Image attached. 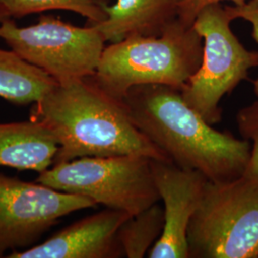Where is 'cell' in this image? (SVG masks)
I'll use <instances>...</instances> for the list:
<instances>
[{
  "label": "cell",
  "mask_w": 258,
  "mask_h": 258,
  "mask_svg": "<svg viewBox=\"0 0 258 258\" xmlns=\"http://www.w3.org/2000/svg\"><path fill=\"white\" fill-rule=\"evenodd\" d=\"M30 120L55 137L58 150L54 165L118 155L171 161L135 125L123 101L105 92L92 77L56 83L34 103Z\"/></svg>",
  "instance_id": "6da1fadb"
},
{
  "label": "cell",
  "mask_w": 258,
  "mask_h": 258,
  "mask_svg": "<svg viewBox=\"0 0 258 258\" xmlns=\"http://www.w3.org/2000/svg\"><path fill=\"white\" fill-rule=\"evenodd\" d=\"M138 127L169 159L202 173L212 183L242 177L249 162L250 143L212 128L184 100L181 90L166 85H141L122 99Z\"/></svg>",
  "instance_id": "7a4b0ae2"
},
{
  "label": "cell",
  "mask_w": 258,
  "mask_h": 258,
  "mask_svg": "<svg viewBox=\"0 0 258 258\" xmlns=\"http://www.w3.org/2000/svg\"><path fill=\"white\" fill-rule=\"evenodd\" d=\"M203 39L194 25L179 19L157 37L132 36L104 47L93 80L121 100L141 85L182 90L199 69Z\"/></svg>",
  "instance_id": "3957f363"
},
{
  "label": "cell",
  "mask_w": 258,
  "mask_h": 258,
  "mask_svg": "<svg viewBox=\"0 0 258 258\" xmlns=\"http://www.w3.org/2000/svg\"><path fill=\"white\" fill-rule=\"evenodd\" d=\"M189 258L258 257V184L208 181L187 230Z\"/></svg>",
  "instance_id": "277c9868"
},
{
  "label": "cell",
  "mask_w": 258,
  "mask_h": 258,
  "mask_svg": "<svg viewBox=\"0 0 258 258\" xmlns=\"http://www.w3.org/2000/svg\"><path fill=\"white\" fill-rule=\"evenodd\" d=\"M151 160L140 155L83 157L55 164L36 182L134 216L160 200Z\"/></svg>",
  "instance_id": "5b68a950"
},
{
  "label": "cell",
  "mask_w": 258,
  "mask_h": 258,
  "mask_svg": "<svg viewBox=\"0 0 258 258\" xmlns=\"http://www.w3.org/2000/svg\"><path fill=\"white\" fill-rule=\"evenodd\" d=\"M230 6L211 4L197 15L194 27L203 39L202 62L181 92L185 102L210 124L221 120L219 103L258 66V52L243 46L231 30Z\"/></svg>",
  "instance_id": "8992f818"
},
{
  "label": "cell",
  "mask_w": 258,
  "mask_h": 258,
  "mask_svg": "<svg viewBox=\"0 0 258 258\" xmlns=\"http://www.w3.org/2000/svg\"><path fill=\"white\" fill-rule=\"evenodd\" d=\"M0 38L58 83L94 76L106 42L93 25L77 27L53 17H41L28 27L4 19Z\"/></svg>",
  "instance_id": "52a82bcc"
},
{
  "label": "cell",
  "mask_w": 258,
  "mask_h": 258,
  "mask_svg": "<svg viewBox=\"0 0 258 258\" xmlns=\"http://www.w3.org/2000/svg\"><path fill=\"white\" fill-rule=\"evenodd\" d=\"M96 206L83 195L0 174V257L33 247L65 215Z\"/></svg>",
  "instance_id": "ba28073f"
},
{
  "label": "cell",
  "mask_w": 258,
  "mask_h": 258,
  "mask_svg": "<svg viewBox=\"0 0 258 258\" xmlns=\"http://www.w3.org/2000/svg\"><path fill=\"white\" fill-rule=\"evenodd\" d=\"M151 168L164 202L165 228L148 256L189 258L187 230L209 180L202 173L182 168L171 161L151 160Z\"/></svg>",
  "instance_id": "9c48e42d"
},
{
  "label": "cell",
  "mask_w": 258,
  "mask_h": 258,
  "mask_svg": "<svg viewBox=\"0 0 258 258\" xmlns=\"http://www.w3.org/2000/svg\"><path fill=\"white\" fill-rule=\"evenodd\" d=\"M129 217L126 212L107 208L75 222L41 244L14 250L6 257H121L118 232Z\"/></svg>",
  "instance_id": "30bf717a"
},
{
  "label": "cell",
  "mask_w": 258,
  "mask_h": 258,
  "mask_svg": "<svg viewBox=\"0 0 258 258\" xmlns=\"http://www.w3.org/2000/svg\"><path fill=\"white\" fill-rule=\"evenodd\" d=\"M183 0H117L102 5L106 19L93 25L105 41L118 42L132 36L157 37L179 19Z\"/></svg>",
  "instance_id": "8fae6325"
},
{
  "label": "cell",
  "mask_w": 258,
  "mask_h": 258,
  "mask_svg": "<svg viewBox=\"0 0 258 258\" xmlns=\"http://www.w3.org/2000/svg\"><path fill=\"white\" fill-rule=\"evenodd\" d=\"M58 145L40 122L0 123V166L41 173L54 165Z\"/></svg>",
  "instance_id": "7c38bea8"
},
{
  "label": "cell",
  "mask_w": 258,
  "mask_h": 258,
  "mask_svg": "<svg viewBox=\"0 0 258 258\" xmlns=\"http://www.w3.org/2000/svg\"><path fill=\"white\" fill-rule=\"evenodd\" d=\"M56 83L13 50L0 49V97L4 100L20 105L35 103Z\"/></svg>",
  "instance_id": "4fadbf2b"
},
{
  "label": "cell",
  "mask_w": 258,
  "mask_h": 258,
  "mask_svg": "<svg viewBox=\"0 0 258 258\" xmlns=\"http://www.w3.org/2000/svg\"><path fill=\"white\" fill-rule=\"evenodd\" d=\"M165 228V212L157 204L129 217L118 232L123 256L143 258L161 237Z\"/></svg>",
  "instance_id": "5bb4252c"
},
{
  "label": "cell",
  "mask_w": 258,
  "mask_h": 258,
  "mask_svg": "<svg viewBox=\"0 0 258 258\" xmlns=\"http://www.w3.org/2000/svg\"><path fill=\"white\" fill-rule=\"evenodd\" d=\"M0 6L7 18H20L49 10H65L81 15L91 25L106 19L102 5L94 0H0Z\"/></svg>",
  "instance_id": "9a60e30c"
},
{
  "label": "cell",
  "mask_w": 258,
  "mask_h": 258,
  "mask_svg": "<svg viewBox=\"0 0 258 258\" xmlns=\"http://www.w3.org/2000/svg\"><path fill=\"white\" fill-rule=\"evenodd\" d=\"M236 120L243 138L252 143L249 162L243 177L258 184V99L252 104L241 109Z\"/></svg>",
  "instance_id": "2e32d148"
},
{
  "label": "cell",
  "mask_w": 258,
  "mask_h": 258,
  "mask_svg": "<svg viewBox=\"0 0 258 258\" xmlns=\"http://www.w3.org/2000/svg\"><path fill=\"white\" fill-rule=\"evenodd\" d=\"M230 8L235 19H244L251 25V35L258 44V0L241 2ZM253 90L258 99V78L253 82Z\"/></svg>",
  "instance_id": "e0dca14e"
},
{
  "label": "cell",
  "mask_w": 258,
  "mask_h": 258,
  "mask_svg": "<svg viewBox=\"0 0 258 258\" xmlns=\"http://www.w3.org/2000/svg\"><path fill=\"white\" fill-rule=\"evenodd\" d=\"M224 1H231L237 4L249 0H183L179 13V20L185 25H194V20L201 10L211 4L222 3Z\"/></svg>",
  "instance_id": "ac0fdd59"
},
{
  "label": "cell",
  "mask_w": 258,
  "mask_h": 258,
  "mask_svg": "<svg viewBox=\"0 0 258 258\" xmlns=\"http://www.w3.org/2000/svg\"><path fill=\"white\" fill-rule=\"evenodd\" d=\"M8 19V18H7V16L5 15L4 11L2 10V8H1V6H0V22H1V21H3L4 19Z\"/></svg>",
  "instance_id": "d6986e66"
}]
</instances>
